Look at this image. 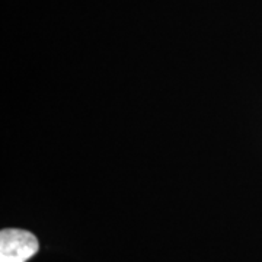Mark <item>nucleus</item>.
Wrapping results in <instances>:
<instances>
[{
	"label": "nucleus",
	"instance_id": "obj_1",
	"mask_svg": "<svg viewBox=\"0 0 262 262\" xmlns=\"http://www.w3.org/2000/svg\"><path fill=\"white\" fill-rule=\"evenodd\" d=\"M39 249L37 236L22 229L0 232V262H27Z\"/></svg>",
	"mask_w": 262,
	"mask_h": 262
}]
</instances>
